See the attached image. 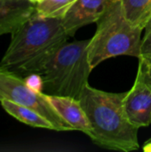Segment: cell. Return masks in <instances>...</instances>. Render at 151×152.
<instances>
[{"mask_svg": "<svg viewBox=\"0 0 151 152\" xmlns=\"http://www.w3.org/2000/svg\"><path fill=\"white\" fill-rule=\"evenodd\" d=\"M7 100L37 111L54 126L55 131H74L54 110L44 93H37L30 89L24 78L13 72L0 68V102Z\"/></svg>", "mask_w": 151, "mask_h": 152, "instance_id": "cell-5", "label": "cell"}, {"mask_svg": "<svg viewBox=\"0 0 151 152\" xmlns=\"http://www.w3.org/2000/svg\"><path fill=\"white\" fill-rule=\"evenodd\" d=\"M125 17L133 25L144 28L151 20V0H120Z\"/></svg>", "mask_w": 151, "mask_h": 152, "instance_id": "cell-11", "label": "cell"}, {"mask_svg": "<svg viewBox=\"0 0 151 152\" xmlns=\"http://www.w3.org/2000/svg\"><path fill=\"white\" fill-rule=\"evenodd\" d=\"M11 35L0 68L21 77L39 73L69 37L61 18L44 17L36 12Z\"/></svg>", "mask_w": 151, "mask_h": 152, "instance_id": "cell-1", "label": "cell"}, {"mask_svg": "<svg viewBox=\"0 0 151 152\" xmlns=\"http://www.w3.org/2000/svg\"><path fill=\"white\" fill-rule=\"evenodd\" d=\"M108 3L109 0H76L61 18L69 37L75 36L76 32L85 25L96 23Z\"/></svg>", "mask_w": 151, "mask_h": 152, "instance_id": "cell-7", "label": "cell"}, {"mask_svg": "<svg viewBox=\"0 0 151 152\" xmlns=\"http://www.w3.org/2000/svg\"><path fill=\"white\" fill-rule=\"evenodd\" d=\"M143 151L147 152H151V138H150L143 146Z\"/></svg>", "mask_w": 151, "mask_h": 152, "instance_id": "cell-16", "label": "cell"}, {"mask_svg": "<svg viewBox=\"0 0 151 152\" xmlns=\"http://www.w3.org/2000/svg\"><path fill=\"white\" fill-rule=\"evenodd\" d=\"M89 42H66L47 60L38 73L44 79V94L80 98L93 70L87 55Z\"/></svg>", "mask_w": 151, "mask_h": 152, "instance_id": "cell-4", "label": "cell"}, {"mask_svg": "<svg viewBox=\"0 0 151 152\" xmlns=\"http://www.w3.org/2000/svg\"><path fill=\"white\" fill-rule=\"evenodd\" d=\"M96 24V32L87 46L88 61L93 69L112 57L127 55L139 59L143 29L128 20L120 0H109Z\"/></svg>", "mask_w": 151, "mask_h": 152, "instance_id": "cell-3", "label": "cell"}, {"mask_svg": "<svg viewBox=\"0 0 151 152\" xmlns=\"http://www.w3.org/2000/svg\"><path fill=\"white\" fill-rule=\"evenodd\" d=\"M44 94L57 113L73 127L74 131L83 132L86 135L90 134L92 126L79 100L70 96Z\"/></svg>", "mask_w": 151, "mask_h": 152, "instance_id": "cell-8", "label": "cell"}, {"mask_svg": "<svg viewBox=\"0 0 151 152\" xmlns=\"http://www.w3.org/2000/svg\"><path fill=\"white\" fill-rule=\"evenodd\" d=\"M145 34L142 38L141 53L139 60L143 61H149L151 60V20L144 28Z\"/></svg>", "mask_w": 151, "mask_h": 152, "instance_id": "cell-13", "label": "cell"}, {"mask_svg": "<svg viewBox=\"0 0 151 152\" xmlns=\"http://www.w3.org/2000/svg\"><path fill=\"white\" fill-rule=\"evenodd\" d=\"M36 12L30 0H0V37L12 34Z\"/></svg>", "mask_w": 151, "mask_h": 152, "instance_id": "cell-9", "label": "cell"}, {"mask_svg": "<svg viewBox=\"0 0 151 152\" xmlns=\"http://www.w3.org/2000/svg\"><path fill=\"white\" fill-rule=\"evenodd\" d=\"M76 0H43L36 4V12L44 17L62 18Z\"/></svg>", "mask_w": 151, "mask_h": 152, "instance_id": "cell-12", "label": "cell"}, {"mask_svg": "<svg viewBox=\"0 0 151 152\" xmlns=\"http://www.w3.org/2000/svg\"><path fill=\"white\" fill-rule=\"evenodd\" d=\"M24 78L26 85L35 92L44 93V83L42 76L38 73H31L27 75Z\"/></svg>", "mask_w": 151, "mask_h": 152, "instance_id": "cell-14", "label": "cell"}, {"mask_svg": "<svg viewBox=\"0 0 151 152\" xmlns=\"http://www.w3.org/2000/svg\"><path fill=\"white\" fill-rule=\"evenodd\" d=\"M139 62L142 64V66H143V68L145 69V70H146L148 76L150 77L151 79V60L150 61H142V60H139Z\"/></svg>", "mask_w": 151, "mask_h": 152, "instance_id": "cell-15", "label": "cell"}, {"mask_svg": "<svg viewBox=\"0 0 151 152\" xmlns=\"http://www.w3.org/2000/svg\"><path fill=\"white\" fill-rule=\"evenodd\" d=\"M30 1H31L32 3H34V4H36L40 3V2H41V1H43V0H30Z\"/></svg>", "mask_w": 151, "mask_h": 152, "instance_id": "cell-17", "label": "cell"}, {"mask_svg": "<svg viewBox=\"0 0 151 152\" xmlns=\"http://www.w3.org/2000/svg\"><path fill=\"white\" fill-rule=\"evenodd\" d=\"M125 93L105 92L86 85L78 99L92 126V142L106 150L138 151V127L131 123L124 110Z\"/></svg>", "mask_w": 151, "mask_h": 152, "instance_id": "cell-2", "label": "cell"}, {"mask_svg": "<svg viewBox=\"0 0 151 152\" xmlns=\"http://www.w3.org/2000/svg\"><path fill=\"white\" fill-rule=\"evenodd\" d=\"M1 105L9 115L28 126L55 131L53 125L48 119L32 109L19 105L7 100L1 101Z\"/></svg>", "mask_w": 151, "mask_h": 152, "instance_id": "cell-10", "label": "cell"}, {"mask_svg": "<svg viewBox=\"0 0 151 152\" xmlns=\"http://www.w3.org/2000/svg\"><path fill=\"white\" fill-rule=\"evenodd\" d=\"M126 117L136 127L151 124V79L142 64L139 62L133 87L125 92L123 101Z\"/></svg>", "mask_w": 151, "mask_h": 152, "instance_id": "cell-6", "label": "cell"}]
</instances>
